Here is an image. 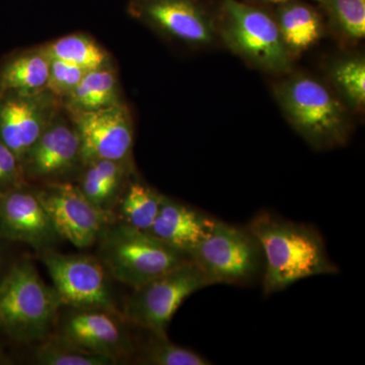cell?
<instances>
[{"label": "cell", "instance_id": "obj_1", "mask_svg": "<svg viewBox=\"0 0 365 365\" xmlns=\"http://www.w3.org/2000/svg\"><path fill=\"white\" fill-rule=\"evenodd\" d=\"M263 252V292H282L294 283L319 275L337 274L325 242L311 225L262 212L247 227Z\"/></svg>", "mask_w": 365, "mask_h": 365}, {"label": "cell", "instance_id": "obj_2", "mask_svg": "<svg viewBox=\"0 0 365 365\" xmlns=\"http://www.w3.org/2000/svg\"><path fill=\"white\" fill-rule=\"evenodd\" d=\"M273 95L287 121L314 150L344 146L352 133L351 112L323 81L304 72L281 76Z\"/></svg>", "mask_w": 365, "mask_h": 365}, {"label": "cell", "instance_id": "obj_3", "mask_svg": "<svg viewBox=\"0 0 365 365\" xmlns=\"http://www.w3.org/2000/svg\"><path fill=\"white\" fill-rule=\"evenodd\" d=\"M215 21L223 44L249 66L278 76L292 71L294 60L267 7L247 0H217Z\"/></svg>", "mask_w": 365, "mask_h": 365}, {"label": "cell", "instance_id": "obj_4", "mask_svg": "<svg viewBox=\"0 0 365 365\" xmlns=\"http://www.w3.org/2000/svg\"><path fill=\"white\" fill-rule=\"evenodd\" d=\"M62 307L32 262L14 264L0 279V330L20 343L40 342L51 333Z\"/></svg>", "mask_w": 365, "mask_h": 365}, {"label": "cell", "instance_id": "obj_5", "mask_svg": "<svg viewBox=\"0 0 365 365\" xmlns=\"http://www.w3.org/2000/svg\"><path fill=\"white\" fill-rule=\"evenodd\" d=\"M97 242L98 259L107 272L132 289L191 260L188 254L168 246L150 232L118 220L105 227Z\"/></svg>", "mask_w": 365, "mask_h": 365}, {"label": "cell", "instance_id": "obj_6", "mask_svg": "<svg viewBox=\"0 0 365 365\" xmlns=\"http://www.w3.org/2000/svg\"><path fill=\"white\" fill-rule=\"evenodd\" d=\"M213 283L193 260L133 289L122 312L125 319L158 337L167 331L179 307L198 290Z\"/></svg>", "mask_w": 365, "mask_h": 365}, {"label": "cell", "instance_id": "obj_7", "mask_svg": "<svg viewBox=\"0 0 365 365\" xmlns=\"http://www.w3.org/2000/svg\"><path fill=\"white\" fill-rule=\"evenodd\" d=\"M190 257L213 285L251 284L264 268L260 244L248 228L216 220L209 234Z\"/></svg>", "mask_w": 365, "mask_h": 365}, {"label": "cell", "instance_id": "obj_8", "mask_svg": "<svg viewBox=\"0 0 365 365\" xmlns=\"http://www.w3.org/2000/svg\"><path fill=\"white\" fill-rule=\"evenodd\" d=\"M39 253L62 307L122 314L115 306L107 270L98 258L61 254L52 249Z\"/></svg>", "mask_w": 365, "mask_h": 365}, {"label": "cell", "instance_id": "obj_9", "mask_svg": "<svg viewBox=\"0 0 365 365\" xmlns=\"http://www.w3.org/2000/svg\"><path fill=\"white\" fill-rule=\"evenodd\" d=\"M128 11L158 33L193 47H207L218 38L215 9L204 0H130Z\"/></svg>", "mask_w": 365, "mask_h": 365}, {"label": "cell", "instance_id": "obj_10", "mask_svg": "<svg viewBox=\"0 0 365 365\" xmlns=\"http://www.w3.org/2000/svg\"><path fill=\"white\" fill-rule=\"evenodd\" d=\"M35 193L60 239L76 248L86 249L97 244L105 227L115 220L114 216L96 207L78 185L71 182H48Z\"/></svg>", "mask_w": 365, "mask_h": 365}, {"label": "cell", "instance_id": "obj_11", "mask_svg": "<svg viewBox=\"0 0 365 365\" xmlns=\"http://www.w3.org/2000/svg\"><path fill=\"white\" fill-rule=\"evenodd\" d=\"M62 109L61 101L47 88L0 93V140L21 163Z\"/></svg>", "mask_w": 365, "mask_h": 365}, {"label": "cell", "instance_id": "obj_12", "mask_svg": "<svg viewBox=\"0 0 365 365\" xmlns=\"http://www.w3.org/2000/svg\"><path fill=\"white\" fill-rule=\"evenodd\" d=\"M68 309L55 333L71 344L117 362L136 354L135 344L125 327L127 321L123 314L105 309Z\"/></svg>", "mask_w": 365, "mask_h": 365}, {"label": "cell", "instance_id": "obj_13", "mask_svg": "<svg viewBox=\"0 0 365 365\" xmlns=\"http://www.w3.org/2000/svg\"><path fill=\"white\" fill-rule=\"evenodd\" d=\"M66 113L81 138V165L98 158L132 162L133 118L124 102L98 111Z\"/></svg>", "mask_w": 365, "mask_h": 365}, {"label": "cell", "instance_id": "obj_14", "mask_svg": "<svg viewBox=\"0 0 365 365\" xmlns=\"http://www.w3.org/2000/svg\"><path fill=\"white\" fill-rule=\"evenodd\" d=\"M68 116V114H67ZM26 182L60 181L81 165V143L71 118L60 112L21 162Z\"/></svg>", "mask_w": 365, "mask_h": 365}, {"label": "cell", "instance_id": "obj_15", "mask_svg": "<svg viewBox=\"0 0 365 365\" xmlns=\"http://www.w3.org/2000/svg\"><path fill=\"white\" fill-rule=\"evenodd\" d=\"M0 237L29 245L38 252L59 240L49 215L28 186L0 192Z\"/></svg>", "mask_w": 365, "mask_h": 365}, {"label": "cell", "instance_id": "obj_16", "mask_svg": "<svg viewBox=\"0 0 365 365\" xmlns=\"http://www.w3.org/2000/svg\"><path fill=\"white\" fill-rule=\"evenodd\" d=\"M215 222L201 211L163 195L157 218L148 232L190 256L209 234Z\"/></svg>", "mask_w": 365, "mask_h": 365}, {"label": "cell", "instance_id": "obj_17", "mask_svg": "<svg viewBox=\"0 0 365 365\" xmlns=\"http://www.w3.org/2000/svg\"><path fill=\"white\" fill-rule=\"evenodd\" d=\"M272 14L283 45L292 60L318 44L325 33V18L314 2L292 0L273 7Z\"/></svg>", "mask_w": 365, "mask_h": 365}, {"label": "cell", "instance_id": "obj_18", "mask_svg": "<svg viewBox=\"0 0 365 365\" xmlns=\"http://www.w3.org/2000/svg\"><path fill=\"white\" fill-rule=\"evenodd\" d=\"M81 167L83 170L76 184L81 193L96 207L113 215L133 172L132 162L98 158L83 163Z\"/></svg>", "mask_w": 365, "mask_h": 365}, {"label": "cell", "instance_id": "obj_19", "mask_svg": "<svg viewBox=\"0 0 365 365\" xmlns=\"http://www.w3.org/2000/svg\"><path fill=\"white\" fill-rule=\"evenodd\" d=\"M123 103L116 69L110 66L86 72L81 83L63 101L68 113L93 112Z\"/></svg>", "mask_w": 365, "mask_h": 365}, {"label": "cell", "instance_id": "obj_20", "mask_svg": "<svg viewBox=\"0 0 365 365\" xmlns=\"http://www.w3.org/2000/svg\"><path fill=\"white\" fill-rule=\"evenodd\" d=\"M49 68L50 58L42 47L7 55L0 61V93L44 90Z\"/></svg>", "mask_w": 365, "mask_h": 365}, {"label": "cell", "instance_id": "obj_21", "mask_svg": "<svg viewBox=\"0 0 365 365\" xmlns=\"http://www.w3.org/2000/svg\"><path fill=\"white\" fill-rule=\"evenodd\" d=\"M163 197L140 180L129 179L113 212L115 220L148 232L157 218Z\"/></svg>", "mask_w": 365, "mask_h": 365}, {"label": "cell", "instance_id": "obj_22", "mask_svg": "<svg viewBox=\"0 0 365 365\" xmlns=\"http://www.w3.org/2000/svg\"><path fill=\"white\" fill-rule=\"evenodd\" d=\"M330 88L351 114L361 115L365 109V59L362 55H344L327 67Z\"/></svg>", "mask_w": 365, "mask_h": 365}, {"label": "cell", "instance_id": "obj_23", "mask_svg": "<svg viewBox=\"0 0 365 365\" xmlns=\"http://www.w3.org/2000/svg\"><path fill=\"white\" fill-rule=\"evenodd\" d=\"M318 6L336 39L353 48L365 37V0H321Z\"/></svg>", "mask_w": 365, "mask_h": 365}, {"label": "cell", "instance_id": "obj_24", "mask_svg": "<svg viewBox=\"0 0 365 365\" xmlns=\"http://www.w3.org/2000/svg\"><path fill=\"white\" fill-rule=\"evenodd\" d=\"M41 47L49 58L61 60L86 71L111 64L107 50L85 34L64 36Z\"/></svg>", "mask_w": 365, "mask_h": 365}, {"label": "cell", "instance_id": "obj_25", "mask_svg": "<svg viewBox=\"0 0 365 365\" xmlns=\"http://www.w3.org/2000/svg\"><path fill=\"white\" fill-rule=\"evenodd\" d=\"M36 364L41 365H114L116 360L81 349L57 333H50L40 341L35 352Z\"/></svg>", "mask_w": 365, "mask_h": 365}, {"label": "cell", "instance_id": "obj_26", "mask_svg": "<svg viewBox=\"0 0 365 365\" xmlns=\"http://www.w3.org/2000/svg\"><path fill=\"white\" fill-rule=\"evenodd\" d=\"M137 353V364L146 365H209L208 359L193 350L170 342L168 337L153 335Z\"/></svg>", "mask_w": 365, "mask_h": 365}, {"label": "cell", "instance_id": "obj_27", "mask_svg": "<svg viewBox=\"0 0 365 365\" xmlns=\"http://www.w3.org/2000/svg\"><path fill=\"white\" fill-rule=\"evenodd\" d=\"M88 71L61 60L50 58L49 78L46 88L62 102L78 86Z\"/></svg>", "mask_w": 365, "mask_h": 365}, {"label": "cell", "instance_id": "obj_28", "mask_svg": "<svg viewBox=\"0 0 365 365\" xmlns=\"http://www.w3.org/2000/svg\"><path fill=\"white\" fill-rule=\"evenodd\" d=\"M28 186L19 158L0 140V192Z\"/></svg>", "mask_w": 365, "mask_h": 365}, {"label": "cell", "instance_id": "obj_29", "mask_svg": "<svg viewBox=\"0 0 365 365\" xmlns=\"http://www.w3.org/2000/svg\"><path fill=\"white\" fill-rule=\"evenodd\" d=\"M252 4H258V6L264 7H275L280 4H287V2L292 1V0H247ZM307 1L314 2L318 4L321 0H307Z\"/></svg>", "mask_w": 365, "mask_h": 365}, {"label": "cell", "instance_id": "obj_30", "mask_svg": "<svg viewBox=\"0 0 365 365\" xmlns=\"http://www.w3.org/2000/svg\"><path fill=\"white\" fill-rule=\"evenodd\" d=\"M0 268H1V250H0ZM2 276L4 275H1V274H0V279H1Z\"/></svg>", "mask_w": 365, "mask_h": 365}]
</instances>
